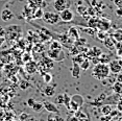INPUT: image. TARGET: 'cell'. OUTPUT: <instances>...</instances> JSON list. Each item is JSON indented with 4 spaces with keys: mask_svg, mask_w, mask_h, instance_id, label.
Here are the masks:
<instances>
[{
    "mask_svg": "<svg viewBox=\"0 0 122 121\" xmlns=\"http://www.w3.org/2000/svg\"><path fill=\"white\" fill-rule=\"evenodd\" d=\"M22 37V27L20 25H10L4 28V38L9 42H16Z\"/></svg>",
    "mask_w": 122,
    "mask_h": 121,
    "instance_id": "cell-1",
    "label": "cell"
},
{
    "mask_svg": "<svg viewBox=\"0 0 122 121\" xmlns=\"http://www.w3.org/2000/svg\"><path fill=\"white\" fill-rule=\"evenodd\" d=\"M110 68L109 65L104 64V63H99L94 66L92 70V76L97 81H103L110 75Z\"/></svg>",
    "mask_w": 122,
    "mask_h": 121,
    "instance_id": "cell-2",
    "label": "cell"
},
{
    "mask_svg": "<svg viewBox=\"0 0 122 121\" xmlns=\"http://www.w3.org/2000/svg\"><path fill=\"white\" fill-rule=\"evenodd\" d=\"M42 19L46 22V23L50 24V25L57 24L61 21L60 14L56 13V12H44Z\"/></svg>",
    "mask_w": 122,
    "mask_h": 121,
    "instance_id": "cell-3",
    "label": "cell"
},
{
    "mask_svg": "<svg viewBox=\"0 0 122 121\" xmlns=\"http://www.w3.org/2000/svg\"><path fill=\"white\" fill-rule=\"evenodd\" d=\"M72 5V0H53V7L55 12L60 13L66 9H70Z\"/></svg>",
    "mask_w": 122,
    "mask_h": 121,
    "instance_id": "cell-4",
    "label": "cell"
},
{
    "mask_svg": "<svg viewBox=\"0 0 122 121\" xmlns=\"http://www.w3.org/2000/svg\"><path fill=\"white\" fill-rule=\"evenodd\" d=\"M60 18H61V21L63 22H66V23H69V22H72L74 19V14L72 12L71 9H66L60 12Z\"/></svg>",
    "mask_w": 122,
    "mask_h": 121,
    "instance_id": "cell-5",
    "label": "cell"
},
{
    "mask_svg": "<svg viewBox=\"0 0 122 121\" xmlns=\"http://www.w3.org/2000/svg\"><path fill=\"white\" fill-rule=\"evenodd\" d=\"M109 68H110V72L114 74H118L122 70V64L120 60H111V63L109 64Z\"/></svg>",
    "mask_w": 122,
    "mask_h": 121,
    "instance_id": "cell-6",
    "label": "cell"
},
{
    "mask_svg": "<svg viewBox=\"0 0 122 121\" xmlns=\"http://www.w3.org/2000/svg\"><path fill=\"white\" fill-rule=\"evenodd\" d=\"M27 3H28L29 7L37 10V9H43L45 6L46 1L45 0H27Z\"/></svg>",
    "mask_w": 122,
    "mask_h": 121,
    "instance_id": "cell-7",
    "label": "cell"
},
{
    "mask_svg": "<svg viewBox=\"0 0 122 121\" xmlns=\"http://www.w3.org/2000/svg\"><path fill=\"white\" fill-rule=\"evenodd\" d=\"M47 53H48V57L51 59L52 60H61L64 57V55L62 54V50H52V49H49Z\"/></svg>",
    "mask_w": 122,
    "mask_h": 121,
    "instance_id": "cell-8",
    "label": "cell"
},
{
    "mask_svg": "<svg viewBox=\"0 0 122 121\" xmlns=\"http://www.w3.org/2000/svg\"><path fill=\"white\" fill-rule=\"evenodd\" d=\"M0 17H1V20L4 22H9L14 18V13L9 9H4L0 14Z\"/></svg>",
    "mask_w": 122,
    "mask_h": 121,
    "instance_id": "cell-9",
    "label": "cell"
},
{
    "mask_svg": "<svg viewBox=\"0 0 122 121\" xmlns=\"http://www.w3.org/2000/svg\"><path fill=\"white\" fill-rule=\"evenodd\" d=\"M43 108L49 113H55L59 114V110L55 106V103H52L50 101H44L43 102Z\"/></svg>",
    "mask_w": 122,
    "mask_h": 121,
    "instance_id": "cell-10",
    "label": "cell"
},
{
    "mask_svg": "<svg viewBox=\"0 0 122 121\" xmlns=\"http://www.w3.org/2000/svg\"><path fill=\"white\" fill-rule=\"evenodd\" d=\"M111 27V23L109 20L107 19H100L98 20V24H97V28L101 31H105V30H109V28Z\"/></svg>",
    "mask_w": 122,
    "mask_h": 121,
    "instance_id": "cell-11",
    "label": "cell"
},
{
    "mask_svg": "<svg viewBox=\"0 0 122 121\" xmlns=\"http://www.w3.org/2000/svg\"><path fill=\"white\" fill-rule=\"evenodd\" d=\"M25 69H26L27 72L30 73V74L36 73V72H37V70H38L37 63L34 62V60H29V62H27L26 65H25Z\"/></svg>",
    "mask_w": 122,
    "mask_h": 121,
    "instance_id": "cell-12",
    "label": "cell"
},
{
    "mask_svg": "<svg viewBox=\"0 0 122 121\" xmlns=\"http://www.w3.org/2000/svg\"><path fill=\"white\" fill-rule=\"evenodd\" d=\"M71 74L74 78H78L80 76V66L79 64L73 62V69L71 70Z\"/></svg>",
    "mask_w": 122,
    "mask_h": 121,
    "instance_id": "cell-13",
    "label": "cell"
},
{
    "mask_svg": "<svg viewBox=\"0 0 122 121\" xmlns=\"http://www.w3.org/2000/svg\"><path fill=\"white\" fill-rule=\"evenodd\" d=\"M68 37H70L71 39L73 38V40H78L79 39V34H78V29L75 27H71L69 29V35Z\"/></svg>",
    "mask_w": 122,
    "mask_h": 121,
    "instance_id": "cell-14",
    "label": "cell"
},
{
    "mask_svg": "<svg viewBox=\"0 0 122 121\" xmlns=\"http://www.w3.org/2000/svg\"><path fill=\"white\" fill-rule=\"evenodd\" d=\"M62 48H63L62 43L57 40L52 41L50 43V46H49V49H52V50H62Z\"/></svg>",
    "mask_w": 122,
    "mask_h": 121,
    "instance_id": "cell-15",
    "label": "cell"
},
{
    "mask_svg": "<svg viewBox=\"0 0 122 121\" xmlns=\"http://www.w3.org/2000/svg\"><path fill=\"white\" fill-rule=\"evenodd\" d=\"M44 94H45L46 96H48V97H52V96L55 94L54 87H52V86H47V87H45V89H44Z\"/></svg>",
    "mask_w": 122,
    "mask_h": 121,
    "instance_id": "cell-16",
    "label": "cell"
},
{
    "mask_svg": "<svg viewBox=\"0 0 122 121\" xmlns=\"http://www.w3.org/2000/svg\"><path fill=\"white\" fill-rule=\"evenodd\" d=\"M113 38L115 39V41H117L118 43L122 42V28H118L114 31Z\"/></svg>",
    "mask_w": 122,
    "mask_h": 121,
    "instance_id": "cell-17",
    "label": "cell"
},
{
    "mask_svg": "<svg viewBox=\"0 0 122 121\" xmlns=\"http://www.w3.org/2000/svg\"><path fill=\"white\" fill-rule=\"evenodd\" d=\"M101 53H102V51L100 50L99 48H97V47H94L92 49H90L88 52V55H91V56H93V57H96V56H99V55H101Z\"/></svg>",
    "mask_w": 122,
    "mask_h": 121,
    "instance_id": "cell-18",
    "label": "cell"
},
{
    "mask_svg": "<svg viewBox=\"0 0 122 121\" xmlns=\"http://www.w3.org/2000/svg\"><path fill=\"white\" fill-rule=\"evenodd\" d=\"M47 121H63L62 117L59 116V114H55V113H50L47 117Z\"/></svg>",
    "mask_w": 122,
    "mask_h": 121,
    "instance_id": "cell-19",
    "label": "cell"
},
{
    "mask_svg": "<svg viewBox=\"0 0 122 121\" xmlns=\"http://www.w3.org/2000/svg\"><path fill=\"white\" fill-rule=\"evenodd\" d=\"M43 14H44L43 9L34 10V13H32V18H34V19H42Z\"/></svg>",
    "mask_w": 122,
    "mask_h": 121,
    "instance_id": "cell-20",
    "label": "cell"
},
{
    "mask_svg": "<svg viewBox=\"0 0 122 121\" xmlns=\"http://www.w3.org/2000/svg\"><path fill=\"white\" fill-rule=\"evenodd\" d=\"M97 24H98V19H94V18H90L88 21V25L90 28L92 29H97Z\"/></svg>",
    "mask_w": 122,
    "mask_h": 121,
    "instance_id": "cell-21",
    "label": "cell"
},
{
    "mask_svg": "<svg viewBox=\"0 0 122 121\" xmlns=\"http://www.w3.org/2000/svg\"><path fill=\"white\" fill-rule=\"evenodd\" d=\"M71 99L73 100L74 102H76L79 106H81L82 103H84V98H82L80 95H77V94H76V95H73V96L71 97Z\"/></svg>",
    "mask_w": 122,
    "mask_h": 121,
    "instance_id": "cell-22",
    "label": "cell"
},
{
    "mask_svg": "<svg viewBox=\"0 0 122 121\" xmlns=\"http://www.w3.org/2000/svg\"><path fill=\"white\" fill-rule=\"evenodd\" d=\"M113 91L115 93H117V94H120L122 93V84L119 81H116L115 84L113 85Z\"/></svg>",
    "mask_w": 122,
    "mask_h": 121,
    "instance_id": "cell-23",
    "label": "cell"
},
{
    "mask_svg": "<svg viewBox=\"0 0 122 121\" xmlns=\"http://www.w3.org/2000/svg\"><path fill=\"white\" fill-rule=\"evenodd\" d=\"M101 112L104 116H109V115L111 114V112H112V106H111L110 104H105V106H102Z\"/></svg>",
    "mask_w": 122,
    "mask_h": 121,
    "instance_id": "cell-24",
    "label": "cell"
},
{
    "mask_svg": "<svg viewBox=\"0 0 122 121\" xmlns=\"http://www.w3.org/2000/svg\"><path fill=\"white\" fill-rule=\"evenodd\" d=\"M77 10H78V13L80 14L81 16H86V14H88V7L85 6L84 4H80V6L77 7Z\"/></svg>",
    "mask_w": 122,
    "mask_h": 121,
    "instance_id": "cell-25",
    "label": "cell"
},
{
    "mask_svg": "<svg viewBox=\"0 0 122 121\" xmlns=\"http://www.w3.org/2000/svg\"><path fill=\"white\" fill-rule=\"evenodd\" d=\"M9 101V96L7 95H3L0 97V108H4L6 106V102Z\"/></svg>",
    "mask_w": 122,
    "mask_h": 121,
    "instance_id": "cell-26",
    "label": "cell"
},
{
    "mask_svg": "<svg viewBox=\"0 0 122 121\" xmlns=\"http://www.w3.org/2000/svg\"><path fill=\"white\" fill-rule=\"evenodd\" d=\"M31 108H32V110H34L35 112H40L41 110L43 109V102H36L35 101L34 106H32Z\"/></svg>",
    "mask_w": 122,
    "mask_h": 121,
    "instance_id": "cell-27",
    "label": "cell"
},
{
    "mask_svg": "<svg viewBox=\"0 0 122 121\" xmlns=\"http://www.w3.org/2000/svg\"><path fill=\"white\" fill-rule=\"evenodd\" d=\"M79 66H80V69H82L84 71H86V70H87L88 68H89V66H90V60H87V59H85L84 62H82Z\"/></svg>",
    "mask_w": 122,
    "mask_h": 121,
    "instance_id": "cell-28",
    "label": "cell"
},
{
    "mask_svg": "<svg viewBox=\"0 0 122 121\" xmlns=\"http://www.w3.org/2000/svg\"><path fill=\"white\" fill-rule=\"evenodd\" d=\"M43 79H44V82H45V84H49V82L52 81V75L46 72V73L43 74Z\"/></svg>",
    "mask_w": 122,
    "mask_h": 121,
    "instance_id": "cell-29",
    "label": "cell"
},
{
    "mask_svg": "<svg viewBox=\"0 0 122 121\" xmlns=\"http://www.w3.org/2000/svg\"><path fill=\"white\" fill-rule=\"evenodd\" d=\"M82 1H84V3H85L86 5H87V6H88V12H89V10H91L90 14L93 16V15H94V13H93L94 9H93L92 4H91V1H90V0H82Z\"/></svg>",
    "mask_w": 122,
    "mask_h": 121,
    "instance_id": "cell-30",
    "label": "cell"
},
{
    "mask_svg": "<svg viewBox=\"0 0 122 121\" xmlns=\"http://www.w3.org/2000/svg\"><path fill=\"white\" fill-rule=\"evenodd\" d=\"M86 59V57L84 56V55H80V54H78L77 56H74L73 57V62H75V63H77V64H81L82 62H84V60Z\"/></svg>",
    "mask_w": 122,
    "mask_h": 121,
    "instance_id": "cell-31",
    "label": "cell"
},
{
    "mask_svg": "<svg viewBox=\"0 0 122 121\" xmlns=\"http://www.w3.org/2000/svg\"><path fill=\"white\" fill-rule=\"evenodd\" d=\"M55 103L56 104H64V94H60L55 97Z\"/></svg>",
    "mask_w": 122,
    "mask_h": 121,
    "instance_id": "cell-32",
    "label": "cell"
},
{
    "mask_svg": "<svg viewBox=\"0 0 122 121\" xmlns=\"http://www.w3.org/2000/svg\"><path fill=\"white\" fill-rule=\"evenodd\" d=\"M114 4L117 7H122V0H114Z\"/></svg>",
    "mask_w": 122,
    "mask_h": 121,
    "instance_id": "cell-33",
    "label": "cell"
},
{
    "mask_svg": "<svg viewBox=\"0 0 122 121\" xmlns=\"http://www.w3.org/2000/svg\"><path fill=\"white\" fill-rule=\"evenodd\" d=\"M116 15H117L118 17H122V7H117V10H116Z\"/></svg>",
    "mask_w": 122,
    "mask_h": 121,
    "instance_id": "cell-34",
    "label": "cell"
},
{
    "mask_svg": "<svg viewBox=\"0 0 122 121\" xmlns=\"http://www.w3.org/2000/svg\"><path fill=\"white\" fill-rule=\"evenodd\" d=\"M6 42V40H5L4 37H0V47H2V46L4 45V43Z\"/></svg>",
    "mask_w": 122,
    "mask_h": 121,
    "instance_id": "cell-35",
    "label": "cell"
},
{
    "mask_svg": "<svg viewBox=\"0 0 122 121\" xmlns=\"http://www.w3.org/2000/svg\"><path fill=\"white\" fill-rule=\"evenodd\" d=\"M69 121H82V119H79V118H77L76 116H73L69 119Z\"/></svg>",
    "mask_w": 122,
    "mask_h": 121,
    "instance_id": "cell-36",
    "label": "cell"
},
{
    "mask_svg": "<svg viewBox=\"0 0 122 121\" xmlns=\"http://www.w3.org/2000/svg\"><path fill=\"white\" fill-rule=\"evenodd\" d=\"M27 103H28L29 106H34V103H35V100L32 99V98H30V99L27 100Z\"/></svg>",
    "mask_w": 122,
    "mask_h": 121,
    "instance_id": "cell-37",
    "label": "cell"
},
{
    "mask_svg": "<svg viewBox=\"0 0 122 121\" xmlns=\"http://www.w3.org/2000/svg\"><path fill=\"white\" fill-rule=\"evenodd\" d=\"M116 81H119L122 84V74L118 73V76H117V79H116Z\"/></svg>",
    "mask_w": 122,
    "mask_h": 121,
    "instance_id": "cell-38",
    "label": "cell"
},
{
    "mask_svg": "<svg viewBox=\"0 0 122 121\" xmlns=\"http://www.w3.org/2000/svg\"><path fill=\"white\" fill-rule=\"evenodd\" d=\"M0 37H4V27L0 26Z\"/></svg>",
    "mask_w": 122,
    "mask_h": 121,
    "instance_id": "cell-39",
    "label": "cell"
},
{
    "mask_svg": "<svg viewBox=\"0 0 122 121\" xmlns=\"http://www.w3.org/2000/svg\"><path fill=\"white\" fill-rule=\"evenodd\" d=\"M4 120V112L3 111H0V121Z\"/></svg>",
    "mask_w": 122,
    "mask_h": 121,
    "instance_id": "cell-40",
    "label": "cell"
},
{
    "mask_svg": "<svg viewBox=\"0 0 122 121\" xmlns=\"http://www.w3.org/2000/svg\"><path fill=\"white\" fill-rule=\"evenodd\" d=\"M118 110L119 111H122V101H120L119 104H118Z\"/></svg>",
    "mask_w": 122,
    "mask_h": 121,
    "instance_id": "cell-41",
    "label": "cell"
},
{
    "mask_svg": "<svg viewBox=\"0 0 122 121\" xmlns=\"http://www.w3.org/2000/svg\"><path fill=\"white\" fill-rule=\"evenodd\" d=\"M119 121H122V118H120V119H119Z\"/></svg>",
    "mask_w": 122,
    "mask_h": 121,
    "instance_id": "cell-42",
    "label": "cell"
},
{
    "mask_svg": "<svg viewBox=\"0 0 122 121\" xmlns=\"http://www.w3.org/2000/svg\"><path fill=\"white\" fill-rule=\"evenodd\" d=\"M13 121H21V120H13Z\"/></svg>",
    "mask_w": 122,
    "mask_h": 121,
    "instance_id": "cell-43",
    "label": "cell"
},
{
    "mask_svg": "<svg viewBox=\"0 0 122 121\" xmlns=\"http://www.w3.org/2000/svg\"><path fill=\"white\" fill-rule=\"evenodd\" d=\"M121 62H122V60H121ZM121 64H122V63H121Z\"/></svg>",
    "mask_w": 122,
    "mask_h": 121,
    "instance_id": "cell-44",
    "label": "cell"
}]
</instances>
